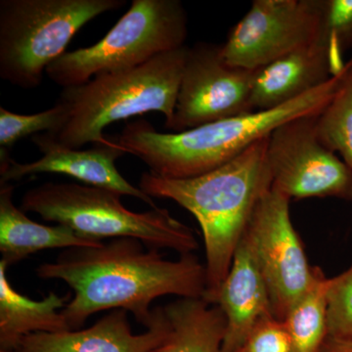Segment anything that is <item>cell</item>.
Instances as JSON below:
<instances>
[{
	"instance_id": "1",
	"label": "cell",
	"mask_w": 352,
	"mask_h": 352,
	"mask_svg": "<svg viewBox=\"0 0 352 352\" xmlns=\"http://www.w3.org/2000/svg\"><path fill=\"white\" fill-rule=\"evenodd\" d=\"M36 273L41 279L61 280L73 289V298L62 310L69 331L80 330L90 315L110 309L131 311L147 327L156 298H204L207 289L206 265L195 254L170 261L160 250L129 237L64 250Z\"/></svg>"
},
{
	"instance_id": "2",
	"label": "cell",
	"mask_w": 352,
	"mask_h": 352,
	"mask_svg": "<svg viewBox=\"0 0 352 352\" xmlns=\"http://www.w3.org/2000/svg\"><path fill=\"white\" fill-rule=\"evenodd\" d=\"M268 138H261L232 161L195 177L141 175L139 188L151 198L175 201L200 224L206 250L205 300L217 305L220 287L259 200L272 188Z\"/></svg>"
},
{
	"instance_id": "3",
	"label": "cell",
	"mask_w": 352,
	"mask_h": 352,
	"mask_svg": "<svg viewBox=\"0 0 352 352\" xmlns=\"http://www.w3.org/2000/svg\"><path fill=\"white\" fill-rule=\"evenodd\" d=\"M339 76L271 110L171 133L157 131L147 120H139L127 122L115 138L126 154L140 159L154 175L173 179L195 177L232 161L284 122L321 113L335 94Z\"/></svg>"
},
{
	"instance_id": "4",
	"label": "cell",
	"mask_w": 352,
	"mask_h": 352,
	"mask_svg": "<svg viewBox=\"0 0 352 352\" xmlns=\"http://www.w3.org/2000/svg\"><path fill=\"white\" fill-rule=\"evenodd\" d=\"M188 50L185 45L136 68L64 88L58 103L65 108L66 120L59 131L46 135L63 147L82 149L87 143L105 142L103 129L134 116L159 112L168 126L175 115Z\"/></svg>"
},
{
	"instance_id": "5",
	"label": "cell",
	"mask_w": 352,
	"mask_h": 352,
	"mask_svg": "<svg viewBox=\"0 0 352 352\" xmlns=\"http://www.w3.org/2000/svg\"><path fill=\"white\" fill-rule=\"evenodd\" d=\"M120 197L117 192L85 184L47 182L28 190L20 208L90 239L134 238L147 247L173 250L180 256L198 249L193 229L168 210L157 207L131 212Z\"/></svg>"
},
{
	"instance_id": "6",
	"label": "cell",
	"mask_w": 352,
	"mask_h": 352,
	"mask_svg": "<svg viewBox=\"0 0 352 352\" xmlns=\"http://www.w3.org/2000/svg\"><path fill=\"white\" fill-rule=\"evenodd\" d=\"M126 0H1L0 78L34 89L83 25Z\"/></svg>"
},
{
	"instance_id": "7",
	"label": "cell",
	"mask_w": 352,
	"mask_h": 352,
	"mask_svg": "<svg viewBox=\"0 0 352 352\" xmlns=\"http://www.w3.org/2000/svg\"><path fill=\"white\" fill-rule=\"evenodd\" d=\"M187 34L188 17L179 0H133L100 41L65 53L48 67L46 76L63 88L78 87L183 47Z\"/></svg>"
},
{
	"instance_id": "8",
	"label": "cell",
	"mask_w": 352,
	"mask_h": 352,
	"mask_svg": "<svg viewBox=\"0 0 352 352\" xmlns=\"http://www.w3.org/2000/svg\"><path fill=\"white\" fill-rule=\"evenodd\" d=\"M317 116L288 120L270 134L272 188L289 200L317 197L352 201V170L319 140Z\"/></svg>"
},
{
	"instance_id": "9",
	"label": "cell",
	"mask_w": 352,
	"mask_h": 352,
	"mask_svg": "<svg viewBox=\"0 0 352 352\" xmlns=\"http://www.w3.org/2000/svg\"><path fill=\"white\" fill-rule=\"evenodd\" d=\"M289 201L271 188L259 200L245 231L267 285L273 316L282 321L314 278V267L292 223Z\"/></svg>"
},
{
	"instance_id": "10",
	"label": "cell",
	"mask_w": 352,
	"mask_h": 352,
	"mask_svg": "<svg viewBox=\"0 0 352 352\" xmlns=\"http://www.w3.org/2000/svg\"><path fill=\"white\" fill-rule=\"evenodd\" d=\"M256 71L229 64L222 44L189 47L170 124L175 132L254 112L251 99Z\"/></svg>"
},
{
	"instance_id": "11",
	"label": "cell",
	"mask_w": 352,
	"mask_h": 352,
	"mask_svg": "<svg viewBox=\"0 0 352 352\" xmlns=\"http://www.w3.org/2000/svg\"><path fill=\"white\" fill-rule=\"evenodd\" d=\"M321 0H254L229 32V64L256 71L321 38Z\"/></svg>"
},
{
	"instance_id": "12",
	"label": "cell",
	"mask_w": 352,
	"mask_h": 352,
	"mask_svg": "<svg viewBox=\"0 0 352 352\" xmlns=\"http://www.w3.org/2000/svg\"><path fill=\"white\" fill-rule=\"evenodd\" d=\"M32 141L43 156L32 163L11 161L6 170L0 171V183H10L36 173H61L88 186L134 197L152 208H157L151 197L131 184L118 170L116 161L126 153L118 144L116 138H107L105 142L95 144L88 150L63 147L45 133L32 136Z\"/></svg>"
},
{
	"instance_id": "13",
	"label": "cell",
	"mask_w": 352,
	"mask_h": 352,
	"mask_svg": "<svg viewBox=\"0 0 352 352\" xmlns=\"http://www.w3.org/2000/svg\"><path fill=\"white\" fill-rule=\"evenodd\" d=\"M147 331L132 333L124 309H113L91 327L27 336L13 352H153L161 346L170 323L164 307L152 308Z\"/></svg>"
},
{
	"instance_id": "14",
	"label": "cell",
	"mask_w": 352,
	"mask_h": 352,
	"mask_svg": "<svg viewBox=\"0 0 352 352\" xmlns=\"http://www.w3.org/2000/svg\"><path fill=\"white\" fill-rule=\"evenodd\" d=\"M323 38L256 69L251 104L254 112L271 110L320 87L344 68Z\"/></svg>"
},
{
	"instance_id": "15",
	"label": "cell",
	"mask_w": 352,
	"mask_h": 352,
	"mask_svg": "<svg viewBox=\"0 0 352 352\" xmlns=\"http://www.w3.org/2000/svg\"><path fill=\"white\" fill-rule=\"evenodd\" d=\"M217 305L226 317L222 352L237 351L252 328L273 315L267 285L245 233L220 287Z\"/></svg>"
},
{
	"instance_id": "16",
	"label": "cell",
	"mask_w": 352,
	"mask_h": 352,
	"mask_svg": "<svg viewBox=\"0 0 352 352\" xmlns=\"http://www.w3.org/2000/svg\"><path fill=\"white\" fill-rule=\"evenodd\" d=\"M14 186L0 183V252L1 261L13 265L44 250L97 247L104 241L83 237L68 226H44L25 215L13 201Z\"/></svg>"
},
{
	"instance_id": "17",
	"label": "cell",
	"mask_w": 352,
	"mask_h": 352,
	"mask_svg": "<svg viewBox=\"0 0 352 352\" xmlns=\"http://www.w3.org/2000/svg\"><path fill=\"white\" fill-rule=\"evenodd\" d=\"M7 268L0 261V352H13L32 333L69 331L62 310L72 300L71 293L61 296L50 292L43 300H32L14 289Z\"/></svg>"
},
{
	"instance_id": "18",
	"label": "cell",
	"mask_w": 352,
	"mask_h": 352,
	"mask_svg": "<svg viewBox=\"0 0 352 352\" xmlns=\"http://www.w3.org/2000/svg\"><path fill=\"white\" fill-rule=\"evenodd\" d=\"M168 335L153 352H222L226 317L205 298H179L164 307Z\"/></svg>"
},
{
	"instance_id": "19",
	"label": "cell",
	"mask_w": 352,
	"mask_h": 352,
	"mask_svg": "<svg viewBox=\"0 0 352 352\" xmlns=\"http://www.w3.org/2000/svg\"><path fill=\"white\" fill-rule=\"evenodd\" d=\"M329 279L314 266V278L285 318L291 336L292 352H319L327 340V293Z\"/></svg>"
},
{
	"instance_id": "20",
	"label": "cell",
	"mask_w": 352,
	"mask_h": 352,
	"mask_svg": "<svg viewBox=\"0 0 352 352\" xmlns=\"http://www.w3.org/2000/svg\"><path fill=\"white\" fill-rule=\"evenodd\" d=\"M315 127L322 144L339 153L352 170V59L340 72L335 94L317 116Z\"/></svg>"
},
{
	"instance_id": "21",
	"label": "cell",
	"mask_w": 352,
	"mask_h": 352,
	"mask_svg": "<svg viewBox=\"0 0 352 352\" xmlns=\"http://www.w3.org/2000/svg\"><path fill=\"white\" fill-rule=\"evenodd\" d=\"M66 111L60 103L43 112L21 115L0 107V171L12 160L10 152L21 139L43 133H53L63 126Z\"/></svg>"
},
{
	"instance_id": "22",
	"label": "cell",
	"mask_w": 352,
	"mask_h": 352,
	"mask_svg": "<svg viewBox=\"0 0 352 352\" xmlns=\"http://www.w3.org/2000/svg\"><path fill=\"white\" fill-rule=\"evenodd\" d=\"M328 337L352 344V265L329 279Z\"/></svg>"
},
{
	"instance_id": "23",
	"label": "cell",
	"mask_w": 352,
	"mask_h": 352,
	"mask_svg": "<svg viewBox=\"0 0 352 352\" xmlns=\"http://www.w3.org/2000/svg\"><path fill=\"white\" fill-rule=\"evenodd\" d=\"M321 38L344 61V53L352 50V0H321Z\"/></svg>"
},
{
	"instance_id": "24",
	"label": "cell",
	"mask_w": 352,
	"mask_h": 352,
	"mask_svg": "<svg viewBox=\"0 0 352 352\" xmlns=\"http://www.w3.org/2000/svg\"><path fill=\"white\" fill-rule=\"evenodd\" d=\"M236 352H292V339L286 324L273 315L261 319Z\"/></svg>"
},
{
	"instance_id": "25",
	"label": "cell",
	"mask_w": 352,
	"mask_h": 352,
	"mask_svg": "<svg viewBox=\"0 0 352 352\" xmlns=\"http://www.w3.org/2000/svg\"><path fill=\"white\" fill-rule=\"evenodd\" d=\"M319 352H352V344L328 337Z\"/></svg>"
}]
</instances>
